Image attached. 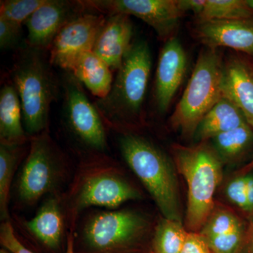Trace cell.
I'll use <instances>...</instances> for the list:
<instances>
[{
    "mask_svg": "<svg viewBox=\"0 0 253 253\" xmlns=\"http://www.w3.org/2000/svg\"><path fill=\"white\" fill-rule=\"evenodd\" d=\"M186 54L180 41L175 38L166 42L159 55L154 85L156 107L166 112L180 86L186 70Z\"/></svg>",
    "mask_w": 253,
    "mask_h": 253,
    "instance_id": "4fadbf2b",
    "label": "cell"
},
{
    "mask_svg": "<svg viewBox=\"0 0 253 253\" xmlns=\"http://www.w3.org/2000/svg\"><path fill=\"white\" fill-rule=\"evenodd\" d=\"M196 35L200 42L210 49L223 46L253 55V19L199 23Z\"/></svg>",
    "mask_w": 253,
    "mask_h": 253,
    "instance_id": "5bb4252c",
    "label": "cell"
},
{
    "mask_svg": "<svg viewBox=\"0 0 253 253\" xmlns=\"http://www.w3.org/2000/svg\"><path fill=\"white\" fill-rule=\"evenodd\" d=\"M222 161L234 163L249 152L253 144V129L248 123L212 139Z\"/></svg>",
    "mask_w": 253,
    "mask_h": 253,
    "instance_id": "7402d4cb",
    "label": "cell"
},
{
    "mask_svg": "<svg viewBox=\"0 0 253 253\" xmlns=\"http://www.w3.org/2000/svg\"><path fill=\"white\" fill-rule=\"evenodd\" d=\"M147 226L146 219L132 211L99 212L86 221L83 238L91 251L117 253L142 236Z\"/></svg>",
    "mask_w": 253,
    "mask_h": 253,
    "instance_id": "ba28073f",
    "label": "cell"
},
{
    "mask_svg": "<svg viewBox=\"0 0 253 253\" xmlns=\"http://www.w3.org/2000/svg\"><path fill=\"white\" fill-rule=\"evenodd\" d=\"M44 51L25 48L18 52L11 71L22 108L25 131L30 137L47 131L51 105L59 85Z\"/></svg>",
    "mask_w": 253,
    "mask_h": 253,
    "instance_id": "7a4b0ae2",
    "label": "cell"
},
{
    "mask_svg": "<svg viewBox=\"0 0 253 253\" xmlns=\"http://www.w3.org/2000/svg\"><path fill=\"white\" fill-rule=\"evenodd\" d=\"M245 123H248L241 110L231 100L222 96L200 123L196 137L206 141Z\"/></svg>",
    "mask_w": 253,
    "mask_h": 253,
    "instance_id": "ffe728a7",
    "label": "cell"
},
{
    "mask_svg": "<svg viewBox=\"0 0 253 253\" xmlns=\"http://www.w3.org/2000/svg\"><path fill=\"white\" fill-rule=\"evenodd\" d=\"M132 36L130 16L123 14L109 15L96 38L92 51L107 63L113 71H117L132 43Z\"/></svg>",
    "mask_w": 253,
    "mask_h": 253,
    "instance_id": "9a60e30c",
    "label": "cell"
},
{
    "mask_svg": "<svg viewBox=\"0 0 253 253\" xmlns=\"http://www.w3.org/2000/svg\"><path fill=\"white\" fill-rule=\"evenodd\" d=\"M199 23L221 20L253 19V9L247 0H206L198 16Z\"/></svg>",
    "mask_w": 253,
    "mask_h": 253,
    "instance_id": "cb8c5ba5",
    "label": "cell"
},
{
    "mask_svg": "<svg viewBox=\"0 0 253 253\" xmlns=\"http://www.w3.org/2000/svg\"><path fill=\"white\" fill-rule=\"evenodd\" d=\"M64 165L63 154L47 131L31 137L29 153L18 180L20 201L33 204L53 191L59 183Z\"/></svg>",
    "mask_w": 253,
    "mask_h": 253,
    "instance_id": "8992f818",
    "label": "cell"
},
{
    "mask_svg": "<svg viewBox=\"0 0 253 253\" xmlns=\"http://www.w3.org/2000/svg\"><path fill=\"white\" fill-rule=\"evenodd\" d=\"M106 19L101 13L86 11L68 23L48 50L50 64L70 72L83 53L92 51Z\"/></svg>",
    "mask_w": 253,
    "mask_h": 253,
    "instance_id": "8fae6325",
    "label": "cell"
},
{
    "mask_svg": "<svg viewBox=\"0 0 253 253\" xmlns=\"http://www.w3.org/2000/svg\"><path fill=\"white\" fill-rule=\"evenodd\" d=\"M222 94L241 110L253 129V70L243 60L233 58L224 63Z\"/></svg>",
    "mask_w": 253,
    "mask_h": 253,
    "instance_id": "e0dca14e",
    "label": "cell"
},
{
    "mask_svg": "<svg viewBox=\"0 0 253 253\" xmlns=\"http://www.w3.org/2000/svg\"><path fill=\"white\" fill-rule=\"evenodd\" d=\"M248 4L253 9V0H247Z\"/></svg>",
    "mask_w": 253,
    "mask_h": 253,
    "instance_id": "e575fe53",
    "label": "cell"
},
{
    "mask_svg": "<svg viewBox=\"0 0 253 253\" xmlns=\"http://www.w3.org/2000/svg\"><path fill=\"white\" fill-rule=\"evenodd\" d=\"M188 231L181 222L163 219L154 238L155 253H181Z\"/></svg>",
    "mask_w": 253,
    "mask_h": 253,
    "instance_id": "d4e9b609",
    "label": "cell"
},
{
    "mask_svg": "<svg viewBox=\"0 0 253 253\" xmlns=\"http://www.w3.org/2000/svg\"><path fill=\"white\" fill-rule=\"evenodd\" d=\"M89 167L92 172L84 176L75 195L76 210L90 206L115 208L140 198L139 191L110 166L96 161Z\"/></svg>",
    "mask_w": 253,
    "mask_h": 253,
    "instance_id": "30bf717a",
    "label": "cell"
},
{
    "mask_svg": "<svg viewBox=\"0 0 253 253\" xmlns=\"http://www.w3.org/2000/svg\"><path fill=\"white\" fill-rule=\"evenodd\" d=\"M200 234L213 253H236L242 244L245 228L236 213L224 206H214Z\"/></svg>",
    "mask_w": 253,
    "mask_h": 253,
    "instance_id": "2e32d148",
    "label": "cell"
},
{
    "mask_svg": "<svg viewBox=\"0 0 253 253\" xmlns=\"http://www.w3.org/2000/svg\"><path fill=\"white\" fill-rule=\"evenodd\" d=\"M26 226L30 232L47 247H58L63 232L59 201L55 198L46 201L34 218L26 222Z\"/></svg>",
    "mask_w": 253,
    "mask_h": 253,
    "instance_id": "44dd1931",
    "label": "cell"
},
{
    "mask_svg": "<svg viewBox=\"0 0 253 253\" xmlns=\"http://www.w3.org/2000/svg\"><path fill=\"white\" fill-rule=\"evenodd\" d=\"M0 253H12L9 252V251H7V250H1V251H0Z\"/></svg>",
    "mask_w": 253,
    "mask_h": 253,
    "instance_id": "d590c367",
    "label": "cell"
},
{
    "mask_svg": "<svg viewBox=\"0 0 253 253\" xmlns=\"http://www.w3.org/2000/svg\"><path fill=\"white\" fill-rule=\"evenodd\" d=\"M206 0H179L181 8L184 12L192 11L198 16L204 9Z\"/></svg>",
    "mask_w": 253,
    "mask_h": 253,
    "instance_id": "4dcf8cb0",
    "label": "cell"
},
{
    "mask_svg": "<svg viewBox=\"0 0 253 253\" xmlns=\"http://www.w3.org/2000/svg\"><path fill=\"white\" fill-rule=\"evenodd\" d=\"M253 170V158L251 162L248 163L247 165L241 168L240 170L236 173L237 176H245L246 174H250Z\"/></svg>",
    "mask_w": 253,
    "mask_h": 253,
    "instance_id": "d6a6232c",
    "label": "cell"
},
{
    "mask_svg": "<svg viewBox=\"0 0 253 253\" xmlns=\"http://www.w3.org/2000/svg\"><path fill=\"white\" fill-rule=\"evenodd\" d=\"M226 194L232 204L243 211L249 212L245 176H237L232 179L226 186Z\"/></svg>",
    "mask_w": 253,
    "mask_h": 253,
    "instance_id": "83f0119b",
    "label": "cell"
},
{
    "mask_svg": "<svg viewBox=\"0 0 253 253\" xmlns=\"http://www.w3.org/2000/svg\"><path fill=\"white\" fill-rule=\"evenodd\" d=\"M46 0H4L0 4V18L22 27L28 18L45 4Z\"/></svg>",
    "mask_w": 253,
    "mask_h": 253,
    "instance_id": "484cf974",
    "label": "cell"
},
{
    "mask_svg": "<svg viewBox=\"0 0 253 253\" xmlns=\"http://www.w3.org/2000/svg\"><path fill=\"white\" fill-rule=\"evenodd\" d=\"M0 241L3 246L12 253H33L26 249L15 236L14 229L9 221H4L0 229ZM72 235L68 236L66 253H74Z\"/></svg>",
    "mask_w": 253,
    "mask_h": 253,
    "instance_id": "4316f807",
    "label": "cell"
},
{
    "mask_svg": "<svg viewBox=\"0 0 253 253\" xmlns=\"http://www.w3.org/2000/svg\"><path fill=\"white\" fill-rule=\"evenodd\" d=\"M21 28L0 18V48L1 49H14L18 45L21 39Z\"/></svg>",
    "mask_w": 253,
    "mask_h": 253,
    "instance_id": "f1b7e54d",
    "label": "cell"
},
{
    "mask_svg": "<svg viewBox=\"0 0 253 253\" xmlns=\"http://www.w3.org/2000/svg\"><path fill=\"white\" fill-rule=\"evenodd\" d=\"M22 149V145L0 143V212L4 221L9 219L10 187Z\"/></svg>",
    "mask_w": 253,
    "mask_h": 253,
    "instance_id": "603a6c76",
    "label": "cell"
},
{
    "mask_svg": "<svg viewBox=\"0 0 253 253\" xmlns=\"http://www.w3.org/2000/svg\"><path fill=\"white\" fill-rule=\"evenodd\" d=\"M87 11L81 0H46L25 23L28 29L27 46L48 51L61 29Z\"/></svg>",
    "mask_w": 253,
    "mask_h": 253,
    "instance_id": "7c38bea8",
    "label": "cell"
},
{
    "mask_svg": "<svg viewBox=\"0 0 253 253\" xmlns=\"http://www.w3.org/2000/svg\"><path fill=\"white\" fill-rule=\"evenodd\" d=\"M151 66L152 58L148 43L143 40L132 42L109 94L94 101L104 124L123 133L143 124Z\"/></svg>",
    "mask_w": 253,
    "mask_h": 253,
    "instance_id": "6da1fadb",
    "label": "cell"
},
{
    "mask_svg": "<svg viewBox=\"0 0 253 253\" xmlns=\"http://www.w3.org/2000/svg\"><path fill=\"white\" fill-rule=\"evenodd\" d=\"M174 162L187 184L186 229L198 233L214 208V196L222 179V160L213 146L201 141L193 146L174 145Z\"/></svg>",
    "mask_w": 253,
    "mask_h": 253,
    "instance_id": "3957f363",
    "label": "cell"
},
{
    "mask_svg": "<svg viewBox=\"0 0 253 253\" xmlns=\"http://www.w3.org/2000/svg\"><path fill=\"white\" fill-rule=\"evenodd\" d=\"M63 116L68 129L83 146L104 152L107 148L104 122L83 84L71 72L63 77Z\"/></svg>",
    "mask_w": 253,
    "mask_h": 253,
    "instance_id": "52a82bcc",
    "label": "cell"
},
{
    "mask_svg": "<svg viewBox=\"0 0 253 253\" xmlns=\"http://www.w3.org/2000/svg\"><path fill=\"white\" fill-rule=\"evenodd\" d=\"M250 239H251V251L253 253V223L251 227L250 228Z\"/></svg>",
    "mask_w": 253,
    "mask_h": 253,
    "instance_id": "836d02e7",
    "label": "cell"
},
{
    "mask_svg": "<svg viewBox=\"0 0 253 253\" xmlns=\"http://www.w3.org/2000/svg\"><path fill=\"white\" fill-rule=\"evenodd\" d=\"M181 253H213L207 241L196 232H188Z\"/></svg>",
    "mask_w": 253,
    "mask_h": 253,
    "instance_id": "f546056e",
    "label": "cell"
},
{
    "mask_svg": "<svg viewBox=\"0 0 253 253\" xmlns=\"http://www.w3.org/2000/svg\"><path fill=\"white\" fill-rule=\"evenodd\" d=\"M86 9L103 14L134 16L151 26L158 36L167 41L185 14L179 0H83Z\"/></svg>",
    "mask_w": 253,
    "mask_h": 253,
    "instance_id": "9c48e42d",
    "label": "cell"
},
{
    "mask_svg": "<svg viewBox=\"0 0 253 253\" xmlns=\"http://www.w3.org/2000/svg\"><path fill=\"white\" fill-rule=\"evenodd\" d=\"M224 64L217 49L206 47L200 53L180 101L170 118L173 129L191 138L204 116L223 96Z\"/></svg>",
    "mask_w": 253,
    "mask_h": 253,
    "instance_id": "5b68a950",
    "label": "cell"
},
{
    "mask_svg": "<svg viewBox=\"0 0 253 253\" xmlns=\"http://www.w3.org/2000/svg\"><path fill=\"white\" fill-rule=\"evenodd\" d=\"M70 72L97 99L109 94L114 80L109 65L92 51L83 53Z\"/></svg>",
    "mask_w": 253,
    "mask_h": 253,
    "instance_id": "d6986e66",
    "label": "cell"
},
{
    "mask_svg": "<svg viewBox=\"0 0 253 253\" xmlns=\"http://www.w3.org/2000/svg\"><path fill=\"white\" fill-rule=\"evenodd\" d=\"M119 146L125 161L154 198L165 219L181 222L177 181L166 155L131 132L123 133Z\"/></svg>",
    "mask_w": 253,
    "mask_h": 253,
    "instance_id": "277c9868",
    "label": "cell"
},
{
    "mask_svg": "<svg viewBox=\"0 0 253 253\" xmlns=\"http://www.w3.org/2000/svg\"><path fill=\"white\" fill-rule=\"evenodd\" d=\"M27 136L17 91L13 84H4L0 91V143L23 145Z\"/></svg>",
    "mask_w": 253,
    "mask_h": 253,
    "instance_id": "ac0fdd59",
    "label": "cell"
},
{
    "mask_svg": "<svg viewBox=\"0 0 253 253\" xmlns=\"http://www.w3.org/2000/svg\"><path fill=\"white\" fill-rule=\"evenodd\" d=\"M246 177V194H247L248 204H249V213L253 212V174L245 175Z\"/></svg>",
    "mask_w": 253,
    "mask_h": 253,
    "instance_id": "1f68e13d",
    "label": "cell"
}]
</instances>
